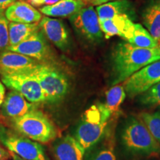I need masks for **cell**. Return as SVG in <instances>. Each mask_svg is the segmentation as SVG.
Listing matches in <instances>:
<instances>
[{"instance_id":"1","label":"cell","mask_w":160,"mask_h":160,"mask_svg":"<svg viewBox=\"0 0 160 160\" xmlns=\"http://www.w3.org/2000/svg\"><path fill=\"white\" fill-rule=\"evenodd\" d=\"M112 86L127 80L146 65L160 60V48H143L122 42L112 53Z\"/></svg>"},{"instance_id":"2","label":"cell","mask_w":160,"mask_h":160,"mask_svg":"<svg viewBox=\"0 0 160 160\" xmlns=\"http://www.w3.org/2000/svg\"><path fill=\"white\" fill-rule=\"evenodd\" d=\"M105 104L92 105L84 112L75 132V138L85 151L91 149L102 139L111 119Z\"/></svg>"},{"instance_id":"3","label":"cell","mask_w":160,"mask_h":160,"mask_svg":"<svg viewBox=\"0 0 160 160\" xmlns=\"http://www.w3.org/2000/svg\"><path fill=\"white\" fill-rule=\"evenodd\" d=\"M122 142L126 151L135 155L160 154V144L151 135L142 120L131 118L122 132Z\"/></svg>"},{"instance_id":"4","label":"cell","mask_w":160,"mask_h":160,"mask_svg":"<svg viewBox=\"0 0 160 160\" xmlns=\"http://www.w3.org/2000/svg\"><path fill=\"white\" fill-rule=\"evenodd\" d=\"M12 124L18 132L37 142H48L54 139L57 134L51 119L37 108L12 119Z\"/></svg>"},{"instance_id":"5","label":"cell","mask_w":160,"mask_h":160,"mask_svg":"<svg viewBox=\"0 0 160 160\" xmlns=\"http://www.w3.org/2000/svg\"><path fill=\"white\" fill-rule=\"evenodd\" d=\"M31 72L41 86L45 102L59 103L68 93V79L57 68L39 63Z\"/></svg>"},{"instance_id":"6","label":"cell","mask_w":160,"mask_h":160,"mask_svg":"<svg viewBox=\"0 0 160 160\" xmlns=\"http://www.w3.org/2000/svg\"><path fill=\"white\" fill-rule=\"evenodd\" d=\"M2 82L8 88L21 93L30 102L33 104L45 102L41 86L31 71L2 74Z\"/></svg>"},{"instance_id":"7","label":"cell","mask_w":160,"mask_h":160,"mask_svg":"<svg viewBox=\"0 0 160 160\" xmlns=\"http://www.w3.org/2000/svg\"><path fill=\"white\" fill-rule=\"evenodd\" d=\"M0 142L11 153L25 160H46L45 150L39 142L22 136L0 131Z\"/></svg>"},{"instance_id":"8","label":"cell","mask_w":160,"mask_h":160,"mask_svg":"<svg viewBox=\"0 0 160 160\" xmlns=\"http://www.w3.org/2000/svg\"><path fill=\"white\" fill-rule=\"evenodd\" d=\"M71 23L79 34L92 42H100L103 33L100 28L97 11L93 6H85L70 17Z\"/></svg>"},{"instance_id":"9","label":"cell","mask_w":160,"mask_h":160,"mask_svg":"<svg viewBox=\"0 0 160 160\" xmlns=\"http://www.w3.org/2000/svg\"><path fill=\"white\" fill-rule=\"evenodd\" d=\"M160 82V60L152 62L133 73L123 84L126 94L129 97L145 92Z\"/></svg>"},{"instance_id":"10","label":"cell","mask_w":160,"mask_h":160,"mask_svg":"<svg viewBox=\"0 0 160 160\" xmlns=\"http://www.w3.org/2000/svg\"><path fill=\"white\" fill-rule=\"evenodd\" d=\"M7 50L27 56L37 61L47 59L50 56V48L40 31L33 33L17 45Z\"/></svg>"},{"instance_id":"11","label":"cell","mask_w":160,"mask_h":160,"mask_svg":"<svg viewBox=\"0 0 160 160\" xmlns=\"http://www.w3.org/2000/svg\"><path fill=\"white\" fill-rule=\"evenodd\" d=\"M39 64L37 60L8 50L0 54V73L2 74L30 71Z\"/></svg>"},{"instance_id":"12","label":"cell","mask_w":160,"mask_h":160,"mask_svg":"<svg viewBox=\"0 0 160 160\" xmlns=\"http://www.w3.org/2000/svg\"><path fill=\"white\" fill-rule=\"evenodd\" d=\"M39 26L52 43L62 51H67L70 45L69 34L62 22L45 17L42 18Z\"/></svg>"},{"instance_id":"13","label":"cell","mask_w":160,"mask_h":160,"mask_svg":"<svg viewBox=\"0 0 160 160\" xmlns=\"http://www.w3.org/2000/svg\"><path fill=\"white\" fill-rule=\"evenodd\" d=\"M9 22L17 23H39L42 16L29 2L18 0L10 5L5 12Z\"/></svg>"},{"instance_id":"14","label":"cell","mask_w":160,"mask_h":160,"mask_svg":"<svg viewBox=\"0 0 160 160\" xmlns=\"http://www.w3.org/2000/svg\"><path fill=\"white\" fill-rule=\"evenodd\" d=\"M1 108L5 117L13 119L37 109V107L19 92L12 90L6 95Z\"/></svg>"},{"instance_id":"15","label":"cell","mask_w":160,"mask_h":160,"mask_svg":"<svg viewBox=\"0 0 160 160\" xmlns=\"http://www.w3.org/2000/svg\"><path fill=\"white\" fill-rule=\"evenodd\" d=\"M56 160H84L85 150L74 137L67 135L58 139L53 147Z\"/></svg>"},{"instance_id":"16","label":"cell","mask_w":160,"mask_h":160,"mask_svg":"<svg viewBox=\"0 0 160 160\" xmlns=\"http://www.w3.org/2000/svg\"><path fill=\"white\" fill-rule=\"evenodd\" d=\"M99 20L111 19L115 16L128 15L134 20L136 15L133 5L128 0H114L99 5L96 9Z\"/></svg>"},{"instance_id":"17","label":"cell","mask_w":160,"mask_h":160,"mask_svg":"<svg viewBox=\"0 0 160 160\" xmlns=\"http://www.w3.org/2000/svg\"><path fill=\"white\" fill-rule=\"evenodd\" d=\"M86 5L82 0H60L52 5L42 6L39 11L48 17H71Z\"/></svg>"},{"instance_id":"18","label":"cell","mask_w":160,"mask_h":160,"mask_svg":"<svg viewBox=\"0 0 160 160\" xmlns=\"http://www.w3.org/2000/svg\"><path fill=\"white\" fill-rule=\"evenodd\" d=\"M144 25L156 41H160V0H151L142 13Z\"/></svg>"},{"instance_id":"19","label":"cell","mask_w":160,"mask_h":160,"mask_svg":"<svg viewBox=\"0 0 160 160\" xmlns=\"http://www.w3.org/2000/svg\"><path fill=\"white\" fill-rule=\"evenodd\" d=\"M8 29L9 43L6 49L17 45L33 33L39 31L40 26L39 23L29 24L10 22Z\"/></svg>"},{"instance_id":"20","label":"cell","mask_w":160,"mask_h":160,"mask_svg":"<svg viewBox=\"0 0 160 160\" xmlns=\"http://www.w3.org/2000/svg\"><path fill=\"white\" fill-rule=\"evenodd\" d=\"M105 132L102 143L90 156L89 160H117L115 153L114 131Z\"/></svg>"},{"instance_id":"21","label":"cell","mask_w":160,"mask_h":160,"mask_svg":"<svg viewBox=\"0 0 160 160\" xmlns=\"http://www.w3.org/2000/svg\"><path fill=\"white\" fill-rule=\"evenodd\" d=\"M126 41L131 45L143 48H153L159 47V43L140 24L134 23L133 31Z\"/></svg>"},{"instance_id":"22","label":"cell","mask_w":160,"mask_h":160,"mask_svg":"<svg viewBox=\"0 0 160 160\" xmlns=\"http://www.w3.org/2000/svg\"><path fill=\"white\" fill-rule=\"evenodd\" d=\"M126 92L123 85H113L106 93V102L105 105L111 112L112 117L119 113L120 106L125 101Z\"/></svg>"},{"instance_id":"23","label":"cell","mask_w":160,"mask_h":160,"mask_svg":"<svg viewBox=\"0 0 160 160\" xmlns=\"http://www.w3.org/2000/svg\"><path fill=\"white\" fill-rule=\"evenodd\" d=\"M140 118L151 135L160 144V112H145L140 114Z\"/></svg>"},{"instance_id":"24","label":"cell","mask_w":160,"mask_h":160,"mask_svg":"<svg viewBox=\"0 0 160 160\" xmlns=\"http://www.w3.org/2000/svg\"><path fill=\"white\" fill-rule=\"evenodd\" d=\"M139 102L144 105H160V82L153 85L142 93Z\"/></svg>"},{"instance_id":"25","label":"cell","mask_w":160,"mask_h":160,"mask_svg":"<svg viewBox=\"0 0 160 160\" xmlns=\"http://www.w3.org/2000/svg\"><path fill=\"white\" fill-rule=\"evenodd\" d=\"M9 21L5 12L0 13V50L7 48L9 43Z\"/></svg>"},{"instance_id":"26","label":"cell","mask_w":160,"mask_h":160,"mask_svg":"<svg viewBox=\"0 0 160 160\" xmlns=\"http://www.w3.org/2000/svg\"><path fill=\"white\" fill-rule=\"evenodd\" d=\"M100 28L105 34L106 39H109L114 36H119V31L116 27V25L112 19H104L99 21Z\"/></svg>"},{"instance_id":"27","label":"cell","mask_w":160,"mask_h":160,"mask_svg":"<svg viewBox=\"0 0 160 160\" xmlns=\"http://www.w3.org/2000/svg\"><path fill=\"white\" fill-rule=\"evenodd\" d=\"M60 0H28L31 5L40 7V6H48L58 2Z\"/></svg>"},{"instance_id":"28","label":"cell","mask_w":160,"mask_h":160,"mask_svg":"<svg viewBox=\"0 0 160 160\" xmlns=\"http://www.w3.org/2000/svg\"><path fill=\"white\" fill-rule=\"evenodd\" d=\"M86 5H101L103 4L109 2L114 1V0H82Z\"/></svg>"},{"instance_id":"29","label":"cell","mask_w":160,"mask_h":160,"mask_svg":"<svg viewBox=\"0 0 160 160\" xmlns=\"http://www.w3.org/2000/svg\"><path fill=\"white\" fill-rule=\"evenodd\" d=\"M17 1H18V0H0V11H4L10 5H11L12 4L14 3Z\"/></svg>"},{"instance_id":"30","label":"cell","mask_w":160,"mask_h":160,"mask_svg":"<svg viewBox=\"0 0 160 160\" xmlns=\"http://www.w3.org/2000/svg\"><path fill=\"white\" fill-rule=\"evenodd\" d=\"M5 97V88L4 86V84L0 81V108L2 107L4 99Z\"/></svg>"},{"instance_id":"31","label":"cell","mask_w":160,"mask_h":160,"mask_svg":"<svg viewBox=\"0 0 160 160\" xmlns=\"http://www.w3.org/2000/svg\"><path fill=\"white\" fill-rule=\"evenodd\" d=\"M10 157V153L0 145V160H7Z\"/></svg>"},{"instance_id":"32","label":"cell","mask_w":160,"mask_h":160,"mask_svg":"<svg viewBox=\"0 0 160 160\" xmlns=\"http://www.w3.org/2000/svg\"><path fill=\"white\" fill-rule=\"evenodd\" d=\"M12 157H13V160H25V159H22V158L19 157V156L14 154V153H13V154H12Z\"/></svg>"},{"instance_id":"33","label":"cell","mask_w":160,"mask_h":160,"mask_svg":"<svg viewBox=\"0 0 160 160\" xmlns=\"http://www.w3.org/2000/svg\"><path fill=\"white\" fill-rule=\"evenodd\" d=\"M1 12H3L2 11H0V13H1Z\"/></svg>"},{"instance_id":"34","label":"cell","mask_w":160,"mask_h":160,"mask_svg":"<svg viewBox=\"0 0 160 160\" xmlns=\"http://www.w3.org/2000/svg\"><path fill=\"white\" fill-rule=\"evenodd\" d=\"M159 43H160V41H159Z\"/></svg>"}]
</instances>
